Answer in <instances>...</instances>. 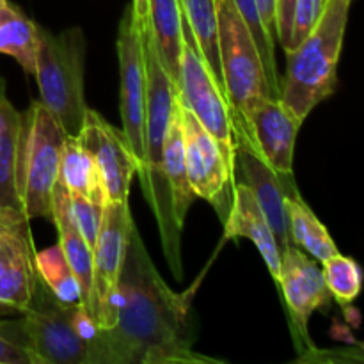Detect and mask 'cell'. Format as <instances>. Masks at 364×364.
<instances>
[{
    "label": "cell",
    "instance_id": "cell-2",
    "mask_svg": "<svg viewBox=\"0 0 364 364\" xmlns=\"http://www.w3.org/2000/svg\"><path fill=\"white\" fill-rule=\"evenodd\" d=\"M141 25L142 45L146 57V139H144V169L139 176L146 199L155 213L162 238L164 255L176 279L183 277L181 267V231L183 226L178 223L174 213L173 192L164 167V146H166L167 128L173 116L174 102L178 91L164 70L151 39L148 21Z\"/></svg>",
    "mask_w": 364,
    "mask_h": 364
},
{
    "label": "cell",
    "instance_id": "cell-22",
    "mask_svg": "<svg viewBox=\"0 0 364 364\" xmlns=\"http://www.w3.org/2000/svg\"><path fill=\"white\" fill-rule=\"evenodd\" d=\"M164 167H166L171 192H173L174 213H176L178 223L183 226L185 217H187L191 205L194 203L196 194L194 191H192L191 183H188L187 162H185L183 127H181L180 98H178V96L176 102H174L169 128H167L166 146H164Z\"/></svg>",
    "mask_w": 364,
    "mask_h": 364
},
{
    "label": "cell",
    "instance_id": "cell-23",
    "mask_svg": "<svg viewBox=\"0 0 364 364\" xmlns=\"http://www.w3.org/2000/svg\"><path fill=\"white\" fill-rule=\"evenodd\" d=\"M38 46L39 25L14 4L0 7V53L11 55L25 73L34 75Z\"/></svg>",
    "mask_w": 364,
    "mask_h": 364
},
{
    "label": "cell",
    "instance_id": "cell-15",
    "mask_svg": "<svg viewBox=\"0 0 364 364\" xmlns=\"http://www.w3.org/2000/svg\"><path fill=\"white\" fill-rule=\"evenodd\" d=\"M240 117L265 162L276 173L294 176L295 141L302 121L287 109L281 98L270 96L259 100Z\"/></svg>",
    "mask_w": 364,
    "mask_h": 364
},
{
    "label": "cell",
    "instance_id": "cell-33",
    "mask_svg": "<svg viewBox=\"0 0 364 364\" xmlns=\"http://www.w3.org/2000/svg\"><path fill=\"white\" fill-rule=\"evenodd\" d=\"M258 4L259 16H262L263 25H265L267 32L270 34V38L276 41V23H274V0H256Z\"/></svg>",
    "mask_w": 364,
    "mask_h": 364
},
{
    "label": "cell",
    "instance_id": "cell-26",
    "mask_svg": "<svg viewBox=\"0 0 364 364\" xmlns=\"http://www.w3.org/2000/svg\"><path fill=\"white\" fill-rule=\"evenodd\" d=\"M36 267L41 279L48 284L57 299L68 304H80V288L73 270L68 265L60 245L36 251Z\"/></svg>",
    "mask_w": 364,
    "mask_h": 364
},
{
    "label": "cell",
    "instance_id": "cell-21",
    "mask_svg": "<svg viewBox=\"0 0 364 364\" xmlns=\"http://www.w3.org/2000/svg\"><path fill=\"white\" fill-rule=\"evenodd\" d=\"M21 112L4 95L0 98V206L23 212L18 185Z\"/></svg>",
    "mask_w": 364,
    "mask_h": 364
},
{
    "label": "cell",
    "instance_id": "cell-5",
    "mask_svg": "<svg viewBox=\"0 0 364 364\" xmlns=\"http://www.w3.org/2000/svg\"><path fill=\"white\" fill-rule=\"evenodd\" d=\"M66 137L57 117L39 100L21 112L18 185L28 219H52V194Z\"/></svg>",
    "mask_w": 364,
    "mask_h": 364
},
{
    "label": "cell",
    "instance_id": "cell-29",
    "mask_svg": "<svg viewBox=\"0 0 364 364\" xmlns=\"http://www.w3.org/2000/svg\"><path fill=\"white\" fill-rule=\"evenodd\" d=\"M0 364H34L20 320L0 322Z\"/></svg>",
    "mask_w": 364,
    "mask_h": 364
},
{
    "label": "cell",
    "instance_id": "cell-28",
    "mask_svg": "<svg viewBox=\"0 0 364 364\" xmlns=\"http://www.w3.org/2000/svg\"><path fill=\"white\" fill-rule=\"evenodd\" d=\"M70 201H71V215H73L75 224H77L78 231L82 233L84 240L95 251L96 240H98L100 228H102L103 219V208L105 206L96 205L91 199L84 198L80 194H73L70 192Z\"/></svg>",
    "mask_w": 364,
    "mask_h": 364
},
{
    "label": "cell",
    "instance_id": "cell-16",
    "mask_svg": "<svg viewBox=\"0 0 364 364\" xmlns=\"http://www.w3.org/2000/svg\"><path fill=\"white\" fill-rule=\"evenodd\" d=\"M38 279L31 226L25 224L0 238V318L27 311Z\"/></svg>",
    "mask_w": 364,
    "mask_h": 364
},
{
    "label": "cell",
    "instance_id": "cell-24",
    "mask_svg": "<svg viewBox=\"0 0 364 364\" xmlns=\"http://www.w3.org/2000/svg\"><path fill=\"white\" fill-rule=\"evenodd\" d=\"M284 208H287L291 244L304 249L320 263L340 252L327 228L320 223L318 217L306 205L301 194L287 196Z\"/></svg>",
    "mask_w": 364,
    "mask_h": 364
},
{
    "label": "cell",
    "instance_id": "cell-10",
    "mask_svg": "<svg viewBox=\"0 0 364 364\" xmlns=\"http://www.w3.org/2000/svg\"><path fill=\"white\" fill-rule=\"evenodd\" d=\"M178 96L180 102L201 121L203 127L235 155L233 109L224 87L199 53L185 16Z\"/></svg>",
    "mask_w": 364,
    "mask_h": 364
},
{
    "label": "cell",
    "instance_id": "cell-20",
    "mask_svg": "<svg viewBox=\"0 0 364 364\" xmlns=\"http://www.w3.org/2000/svg\"><path fill=\"white\" fill-rule=\"evenodd\" d=\"M57 181L70 192L84 196L96 205H109V196H107L102 173L91 153L82 146L78 137L68 135L64 139Z\"/></svg>",
    "mask_w": 364,
    "mask_h": 364
},
{
    "label": "cell",
    "instance_id": "cell-4",
    "mask_svg": "<svg viewBox=\"0 0 364 364\" xmlns=\"http://www.w3.org/2000/svg\"><path fill=\"white\" fill-rule=\"evenodd\" d=\"M84 59L85 38L82 28L71 27L53 34L39 27L34 73L39 102L71 137H78L89 109L84 95Z\"/></svg>",
    "mask_w": 364,
    "mask_h": 364
},
{
    "label": "cell",
    "instance_id": "cell-34",
    "mask_svg": "<svg viewBox=\"0 0 364 364\" xmlns=\"http://www.w3.org/2000/svg\"><path fill=\"white\" fill-rule=\"evenodd\" d=\"M130 6L139 23H146L148 21V0H132Z\"/></svg>",
    "mask_w": 364,
    "mask_h": 364
},
{
    "label": "cell",
    "instance_id": "cell-31",
    "mask_svg": "<svg viewBox=\"0 0 364 364\" xmlns=\"http://www.w3.org/2000/svg\"><path fill=\"white\" fill-rule=\"evenodd\" d=\"M297 0H274V23H276V41L283 50H290L294 34V18Z\"/></svg>",
    "mask_w": 364,
    "mask_h": 364
},
{
    "label": "cell",
    "instance_id": "cell-30",
    "mask_svg": "<svg viewBox=\"0 0 364 364\" xmlns=\"http://www.w3.org/2000/svg\"><path fill=\"white\" fill-rule=\"evenodd\" d=\"M323 6H326V0H297L290 50L295 48L313 31V27L318 21L320 14H322Z\"/></svg>",
    "mask_w": 364,
    "mask_h": 364
},
{
    "label": "cell",
    "instance_id": "cell-8",
    "mask_svg": "<svg viewBox=\"0 0 364 364\" xmlns=\"http://www.w3.org/2000/svg\"><path fill=\"white\" fill-rule=\"evenodd\" d=\"M180 114L188 183L196 198L208 201L224 223L233 199L235 155L228 151L181 102Z\"/></svg>",
    "mask_w": 364,
    "mask_h": 364
},
{
    "label": "cell",
    "instance_id": "cell-3",
    "mask_svg": "<svg viewBox=\"0 0 364 364\" xmlns=\"http://www.w3.org/2000/svg\"><path fill=\"white\" fill-rule=\"evenodd\" d=\"M350 6L352 0H326L313 31L295 48L287 52L281 102L302 123L336 89L338 63Z\"/></svg>",
    "mask_w": 364,
    "mask_h": 364
},
{
    "label": "cell",
    "instance_id": "cell-11",
    "mask_svg": "<svg viewBox=\"0 0 364 364\" xmlns=\"http://www.w3.org/2000/svg\"><path fill=\"white\" fill-rule=\"evenodd\" d=\"M117 59H119V110L123 134L139 160V176L144 169L146 139V57L142 32L132 6L127 7L117 31Z\"/></svg>",
    "mask_w": 364,
    "mask_h": 364
},
{
    "label": "cell",
    "instance_id": "cell-18",
    "mask_svg": "<svg viewBox=\"0 0 364 364\" xmlns=\"http://www.w3.org/2000/svg\"><path fill=\"white\" fill-rule=\"evenodd\" d=\"M59 231V245L64 252L68 265L73 270L77 277L78 288H80V308L92 318V308H95V287H92V251L84 240L82 233L75 224L71 215L70 191L59 181L53 187L52 194V219Z\"/></svg>",
    "mask_w": 364,
    "mask_h": 364
},
{
    "label": "cell",
    "instance_id": "cell-1",
    "mask_svg": "<svg viewBox=\"0 0 364 364\" xmlns=\"http://www.w3.org/2000/svg\"><path fill=\"white\" fill-rule=\"evenodd\" d=\"M191 291L171 290L134 228L119 277L116 326L96 331L87 364L213 363L194 354L196 323Z\"/></svg>",
    "mask_w": 364,
    "mask_h": 364
},
{
    "label": "cell",
    "instance_id": "cell-19",
    "mask_svg": "<svg viewBox=\"0 0 364 364\" xmlns=\"http://www.w3.org/2000/svg\"><path fill=\"white\" fill-rule=\"evenodd\" d=\"M148 25L164 70L178 91L183 52V7L181 0H148Z\"/></svg>",
    "mask_w": 364,
    "mask_h": 364
},
{
    "label": "cell",
    "instance_id": "cell-9",
    "mask_svg": "<svg viewBox=\"0 0 364 364\" xmlns=\"http://www.w3.org/2000/svg\"><path fill=\"white\" fill-rule=\"evenodd\" d=\"M135 224L128 201L109 203L103 208L102 228L92 251V320L100 329L116 326L119 313V277Z\"/></svg>",
    "mask_w": 364,
    "mask_h": 364
},
{
    "label": "cell",
    "instance_id": "cell-35",
    "mask_svg": "<svg viewBox=\"0 0 364 364\" xmlns=\"http://www.w3.org/2000/svg\"><path fill=\"white\" fill-rule=\"evenodd\" d=\"M4 95H6V82H4V78L0 77V98H2Z\"/></svg>",
    "mask_w": 364,
    "mask_h": 364
},
{
    "label": "cell",
    "instance_id": "cell-7",
    "mask_svg": "<svg viewBox=\"0 0 364 364\" xmlns=\"http://www.w3.org/2000/svg\"><path fill=\"white\" fill-rule=\"evenodd\" d=\"M77 306L57 299L39 276L31 306L21 315L34 364H87V341L78 336L73 326Z\"/></svg>",
    "mask_w": 364,
    "mask_h": 364
},
{
    "label": "cell",
    "instance_id": "cell-14",
    "mask_svg": "<svg viewBox=\"0 0 364 364\" xmlns=\"http://www.w3.org/2000/svg\"><path fill=\"white\" fill-rule=\"evenodd\" d=\"M78 141L91 153L102 173L109 203L128 201L132 180L139 173V160L123 130L107 123L96 110L87 109Z\"/></svg>",
    "mask_w": 364,
    "mask_h": 364
},
{
    "label": "cell",
    "instance_id": "cell-6",
    "mask_svg": "<svg viewBox=\"0 0 364 364\" xmlns=\"http://www.w3.org/2000/svg\"><path fill=\"white\" fill-rule=\"evenodd\" d=\"M223 85L231 109L245 116L269 96L265 68L249 25L233 0H217Z\"/></svg>",
    "mask_w": 364,
    "mask_h": 364
},
{
    "label": "cell",
    "instance_id": "cell-36",
    "mask_svg": "<svg viewBox=\"0 0 364 364\" xmlns=\"http://www.w3.org/2000/svg\"><path fill=\"white\" fill-rule=\"evenodd\" d=\"M7 2H9V0H0V7H2V6H6Z\"/></svg>",
    "mask_w": 364,
    "mask_h": 364
},
{
    "label": "cell",
    "instance_id": "cell-13",
    "mask_svg": "<svg viewBox=\"0 0 364 364\" xmlns=\"http://www.w3.org/2000/svg\"><path fill=\"white\" fill-rule=\"evenodd\" d=\"M277 284L283 291L295 333L309 345V350H313L315 347L308 336L309 318L315 311H326L333 302L322 269L299 245L290 244L281 252Z\"/></svg>",
    "mask_w": 364,
    "mask_h": 364
},
{
    "label": "cell",
    "instance_id": "cell-17",
    "mask_svg": "<svg viewBox=\"0 0 364 364\" xmlns=\"http://www.w3.org/2000/svg\"><path fill=\"white\" fill-rule=\"evenodd\" d=\"M223 224L226 238H249L256 245L263 262L269 267V272L277 283L281 269L279 245L258 199L252 194L251 188L242 181L240 183L235 181L230 212Z\"/></svg>",
    "mask_w": 364,
    "mask_h": 364
},
{
    "label": "cell",
    "instance_id": "cell-12",
    "mask_svg": "<svg viewBox=\"0 0 364 364\" xmlns=\"http://www.w3.org/2000/svg\"><path fill=\"white\" fill-rule=\"evenodd\" d=\"M233 134H235V176L240 174L242 183L247 185L258 199L263 213L267 215L272 233L276 237L279 251L283 252L291 244L288 230L287 196L299 194L294 183V176H284L276 173L259 155L258 148L252 142L244 121L233 110Z\"/></svg>",
    "mask_w": 364,
    "mask_h": 364
},
{
    "label": "cell",
    "instance_id": "cell-32",
    "mask_svg": "<svg viewBox=\"0 0 364 364\" xmlns=\"http://www.w3.org/2000/svg\"><path fill=\"white\" fill-rule=\"evenodd\" d=\"M28 220L31 219H28L21 210L2 208V206H0V238H2L4 235L11 233V231L28 224Z\"/></svg>",
    "mask_w": 364,
    "mask_h": 364
},
{
    "label": "cell",
    "instance_id": "cell-25",
    "mask_svg": "<svg viewBox=\"0 0 364 364\" xmlns=\"http://www.w3.org/2000/svg\"><path fill=\"white\" fill-rule=\"evenodd\" d=\"M183 16L192 32L199 53L223 85L219 57V16L217 0H181ZM224 87V85H223Z\"/></svg>",
    "mask_w": 364,
    "mask_h": 364
},
{
    "label": "cell",
    "instance_id": "cell-27",
    "mask_svg": "<svg viewBox=\"0 0 364 364\" xmlns=\"http://www.w3.org/2000/svg\"><path fill=\"white\" fill-rule=\"evenodd\" d=\"M322 265L323 279L333 299H336L341 308L350 306L363 290L364 274L361 265L354 258H348L340 252L322 262Z\"/></svg>",
    "mask_w": 364,
    "mask_h": 364
}]
</instances>
